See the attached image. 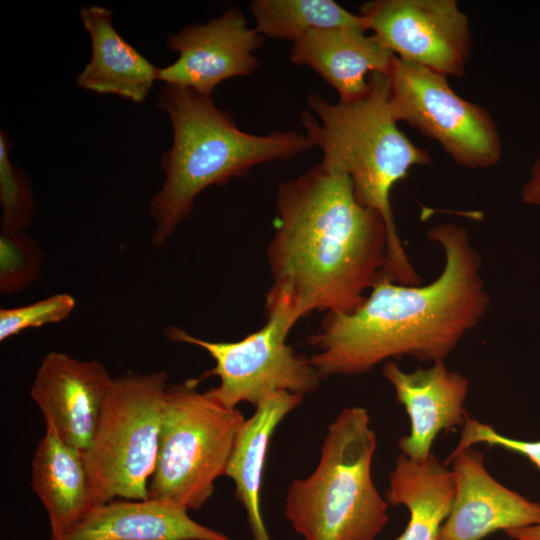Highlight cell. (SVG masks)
<instances>
[{"instance_id":"4316f807","label":"cell","mask_w":540,"mask_h":540,"mask_svg":"<svg viewBox=\"0 0 540 540\" xmlns=\"http://www.w3.org/2000/svg\"><path fill=\"white\" fill-rule=\"evenodd\" d=\"M513 540H540V522L505 532Z\"/></svg>"},{"instance_id":"603a6c76","label":"cell","mask_w":540,"mask_h":540,"mask_svg":"<svg viewBox=\"0 0 540 540\" xmlns=\"http://www.w3.org/2000/svg\"><path fill=\"white\" fill-rule=\"evenodd\" d=\"M45 253L25 231L0 233V292L14 295L28 289L41 276Z\"/></svg>"},{"instance_id":"d4e9b609","label":"cell","mask_w":540,"mask_h":540,"mask_svg":"<svg viewBox=\"0 0 540 540\" xmlns=\"http://www.w3.org/2000/svg\"><path fill=\"white\" fill-rule=\"evenodd\" d=\"M478 443L490 447H500L526 457L540 471V440L523 441L507 437L496 431L491 425L480 422L468 415L462 426L461 435L452 452H457Z\"/></svg>"},{"instance_id":"6da1fadb","label":"cell","mask_w":540,"mask_h":540,"mask_svg":"<svg viewBox=\"0 0 540 540\" xmlns=\"http://www.w3.org/2000/svg\"><path fill=\"white\" fill-rule=\"evenodd\" d=\"M275 208L266 315L283 313L294 326L315 311L350 314L390 279L386 224L357 200L347 175L319 163L279 183Z\"/></svg>"},{"instance_id":"ffe728a7","label":"cell","mask_w":540,"mask_h":540,"mask_svg":"<svg viewBox=\"0 0 540 540\" xmlns=\"http://www.w3.org/2000/svg\"><path fill=\"white\" fill-rule=\"evenodd\" d=\"M454 495V474L435 454L415 461L400 453L389 476L386 500L405 506L410 517L396 540H438Z\"/></svg>"},{"instance_id":"277c9868","label":"cell","mask_w":540,"mask_h":540,"mask_svg":"<svg viewBox=\"0 0 540 540\" xmlns=\"http://www.w3.org/2000/svg\"><path fill=\"white\" fill-rule=\"evenodd\" d=\"M367 91L350 102L330 103L317 93L302 111L305 135L322 151L320 164L347 175L357 200L378 212L388 230V276L417 285L421 278L403 247L393 216L391 192L412 167L431 163L430 154L398 127L390 105L387 74L372 72Z\"/></svg>"},{"instance_id":"44dd1931","label":"cell","mask_w":540,"mask_h":540,"mask_svg":"<svg viewBox=\"0 0 540 540\" xmlns=\"http://www.w3.org/2000/svg\"><path fill=\"white\" fill-rule=\"evenodd\" d=\"M254 28L265 38L293 43L312 30L352 27L368 31L366 20L333 0H254Z\"/></svg>"},{"instance_id":"cb8c5ba5","label":"cell","mask_w":540,"mask_h":540,"mask_svg":"<svg viewBox=\"0 0 540 540\" xmlns=\"http://www.w3.org/2000/svg\"><path fill=\"white\" fill-rule=\"evenodd\" d=\"M76 305L74 297L68 293H57L36 302L0 309V341L19 333L65 320Z\"/></svg>"},{"instance_id":"ba28073f","label":"cell","mask_w":540,"mask_h":540,"mask_svg":"<svg viewBox=\"0 0 540 540\" xmlns=\"http://www.w3.org/2000/svg\"><path fill=\"white\" fill-rule=\"evenodd\" d=\"M293 327L285 314L275 312L267 315L262 328L235 342L204 340L174 325L165 327L163 333L172 342L202 348L214 359L215 366L199 380L218 377L219 385L206 391L234 409L242 402L256 407L276 392L304 397L318 390L322 376L309 357L287 343Z\"/></svg>"},{"instance_id":"ac0fdd59","label":"cell","mask_w":540,"mask_h":540,"mask_svg":"<svg viewBox=\"0 0 540 540\" xmlns=\"http://www.w3.org/2000/svg\"><path fill=\"white\" fill-rule=\"evenodd\" d=\"M31 466V487L47 512L51 540H60L94 507L83 453L45 428Z\"/></svg>"},{"instance_id":"e0dca14e","label":"cell","mask_w":540,"mask_h":540,"mask_svg":"<svg viewBox=\"0 0 540 540\" xmlns=\"http://www.w3.org/2000/svg\"><path fill=\"white\" fill-rule=\"evenodd\" d=\"M89 34L91 57L76 78V85L97 94H112L142 103L157 80L158 68L125 41L113 25L111 9L80 8Z\"/></svg>"},{"instance_id":"8992f818","label":"cell","mask_w":540,"mask_h":540,"mask_svg":"<svg viewBox=\"0 0 540 540\" xmlns=\"http://www.w3.org/2000/svg\"><path fill=\"white\" fill-rule=\"evenodd\" d=\"M199 378L168 386L148 497L201 509L225 476L245 418L198 390Z\"/></svg>"},{"instance_id":"484cf974","label":"cell","mask_w":540,"mask_h":540,"mask_svg":"<svg viewBox=\"0 0 540 540\" xmlns=\"http://www.w3.org/2000/svg\"><path fill=\"white\" fill-rule=\"evenodd\" d=\"M521 198L527 205L540 206V153L531 167L529 179L521 192Z\"/></svg>"},{"instance_id":"7402d4cb","label":"cell","mask_w":540,"mask_h":540,"mask_svg":"<svg viewBox=\"0 0 540 540\" xmlns=\"http://www.w3.org/2000/svg\"><path fill=\"white\" fill-rule=\"evenodd\" d=\"M12 142L0 131V204L1 231H25L33 222L35 201L27 173L14 165L9 156Z\"/></svg>"},{"instance_id":"52a82bcc","label":"cell","mask_w":540,"mask_h":540,"mask_svg":"<svg viewBox=\"0 0 540 540\" xmlns=\"http://www.w3.org/2000/svg\"><path fill=\"white\" fill-rule=\"evenodd\" d=\"M167 382L165 371L114 378L83 453L94 506L114 499L149 498Z\"/></svg>"},{"instance_id":"4fadbf2b","label":"cell","mask_w":540,"mask_h":540,"mask_svg":"<svg viewBox=\"0 0 540 540\" xmlns=\"http://www.w3.org/2000/svg\"><path fill=\"white\" fill-rule=\"evenodd\" d=\"M447 462L454 474L455 495L438 540H482L499 530L540 522V503L493 478L478 450L469 447L451 452Z\"/></svg>"},{"instance_id":"9a60e30c","label":"cell","mask_w":540,"mask_h":540,"mask_svg":"<svg viewBox=\"0 0 540 540\" xmlns=\"http://www.w3.org/2000/svg\"><path fill=\"white\" fill-rule=\"evenodd\" d=\"M290 61L315 71L333 87L339 101L350 102L368 89L372 72L387 74L393 55L378 39L352 27L312 30L294 42Z\"/></svg>"},{"instance_id":"2e32d148","label":"cell","mask_w":540,"mask_h":540,"mask_svg":"<svg viewBox=\"0 0 540 540\" xmlns=\"http://www.w3.org/2000/svg\"><path fill=\"white\" fill-rule=\"evenodd\" d=\"M60 540H233L194 521L184 507L155 499H114L95 505Z\"/></svg>"},{"instance_id":"7a4b0ae2","label":"cell","mask_w":540,"mask_h":540,"mask_svg":"<svg viewBox=\"0 0 540 540\" xmlns=\"http://www.w3.org/2000/svg\"><path fill=\"white\" fill-rule=\"evenodd\" d=\"M427 238L445 257L435 280L407 285L382 278L352 313H325L306 340L316 350L309 359L322 378L361 375L403 356L444 361L479 324L489 295L467 230L441 223L428 229Z\"/></svg>"},{"instance_id":"3957f363","label":"cell","mask_w":540,"mask_h":540,"mask_svg":"<svg viewBox=\"0 0 540 540\" xmlns=\"http://www.w3.org/2000/svg\"><path fill=\"white\" fill-rule=\"evenodd\" d=\"M156 106L166 112L172 127L171 147L161 158L164 180L149 203L156 248L164 246L189 218L196 198L208 187L224 186L257 165L289 160L315 148L296 131L265 135L243 131L212 96L190 88L164 84Z\"/></svg>"},{"instance_id":"8fae6325","label":"cell","mask_w":540,"mask_h":540,"mask_svg":"<svg viewBox=\"0 0 540 540\" xmlns=\"http://www.w3.org/2000/svg\"><path fill=\"white\" fill-rule=\"evenodd\" d=\"M265 39L239 7L231 6L204 24H189L170 34L165 44L178 57L158 68L157 80L212 96L221 82L258 69L255 52Z\"/></svg>"},{"instance_id":"9c48e42d","label":"cell","mask_w":540,"mask_h":540,"mask_svg":"<svg viewBox=\"0 0 540 540\" xmlns=\"http://www.w3.org/2000/svg\"><path fill=\"white\" fill-rule=\"evenodd\" d=\"M387 76L398 123L436 141L461 167L487 169L500 161L502 141L492 114L459 96L447 77L396 56Z\"/></svg>"},{"instance_id":"5b68a950","label":"cell","mask_w":540,"mask_h":540,"mask_svg":"<svg viewBox=\"0 0 540 540\" xmlns=\"http://www.w3.org/2000/svg\"><path fill=\"white\" fill-rule=\"evenodd\" d=\"M377 437L366 408H343L327 426L320 457L286 492L284 515L303 540H375L386 526L388 502L371 466Z\"/></svg>"},{"instance_id":"30bf717a","label":"cell","mask_w":540,"mask_h":540,"mask_svg":"<svg viewBox=\"0 0 540 540\" xmlns=\"http://www.w3.org/2000/svg\"><path fill=\"white\" fill-rule=\"evenodd\" d=\"M368 30L402 61L445 77L465 74L472 48L467 15L456 0H372L359 7Z\"/></svg>"},{"instance_id":"7c38bea8","label":"cell","mask_w":540,"mask_h":540,"mask_svg":"<svg viewBox=\"0 0 540 540\" xmlns=\"http://www.w3.org/2000/svg\"><path fill=\"white\" fill-rule=\"evenodd\" d=\"M111 377L98 360H79L64 352L47 353L35 374L30 397L46 428L82 453L95 433Z\"/></svg>"},{"instance_id":"d6986e66","label":"cell","mask_w":540,"mask_h":540,"mask_svg":"<svg viewBox=\"0 0 540 540\" xmlns=\"http://www.w3.org/2000/svg\"><path fill=\"white\" fill-rule=\"evenodd\" d=\"M303 396L276 392L261 401L238 436L225 476L234 483V497L245 510L253 540H271L262 515L263 473L270 442L282 420Z\"/></svg>"},{"instance_id":"5bb4252c","label":"cell","mask_w":540,"mask_h":540,"mask_svg":"<svg viewBox=\"0 0 540 540\" xmlns=\"http://www.w3.org/2000/svg\"><path fill=\"white\" fill-rule=\"evenodd\" d=\"M382 373L410 419V433L399 438L398 447L406 457L424 461L432 454L433 443L441 431L463 426L468 379L449 370L444 361L413 372H405L394 361H387Z\"/></svg>"}]
</instances>
